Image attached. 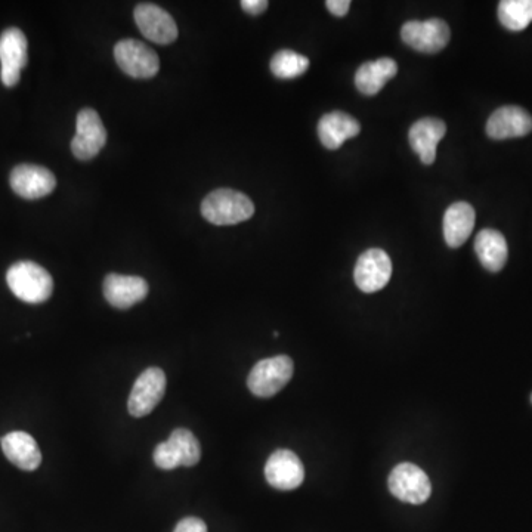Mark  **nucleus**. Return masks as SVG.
Segmentation results:
<instances>
[{
  "label": "nucleus",
  "mask_w": 532,
  "mask_h": 532,
  "mask_svg": "<svg viewBox=\"0 0 532 532\" xmlns=\"http://www.w3.org/2000/svg\"><path fill=\"white\" fill-rule=\"evenodd\" d=\"M201 215L210 224L227 227L249 221L255 215V204L246 196L230 188L213 191L201 203Z\"/></svg>",
  "instance_id": "obj_1"
},
{
  "label": "nucleus",
  "mask_w": 532,
  "mask_h": 532,
  "mask_svg": "<svg viewBox=\"0 0 532 532\" xmlns=\"http://www.w3.org/2000/svg\"><path fill=\"white\" fill-rule=\"evenodd\" d=\"M6 283L18 299L26 303H43L54 292L51 274L34 262H17L6 272Z\"/></svg>",
  "instance_id": "obj_2"
},
{
  "label": "nucleus",
  "mask_w": 532,
  "mask_h": 532,
  "mask_svg": "<svg viewBox=\"0 0 532 532\" xmlns=\"http://www.w3.org/2000/svg\"><path fill=\"white\" fill-rule=\"evenodd\" d=\"M153 457L156 466L162 470L196 466L201 459L199 439L188 429H175L166 442L157 445Z\"/></svg>",
  "instance_id": "obj_3"
},
{
  "label": "nucleus",
  "mask_w": 532,
  "mask_h": 532,
  "mask_svg": "<svg viewBox=\"0 0 532 532\" xmlns=\"http://www.w3.org/2000/svg\"><path fill=\"white\" fill-rule=\"evenodd\" d=\"M293 371H295V366H293L292 358L286 355L268 358V360L259 361L252 368L249 379H247V386L256 397L271 398L292 380Z\"/></svg>",
  "instance_id": "obj_4"
},
{
  "label": "nucleus",
  "mask_w": 532,
  "mask_h": 532,
  "mask_svg": "<svg viewBox=\"0 0 532 532\" xmlns=\"http://www.w3.org/2000/svg\"><path fill=\"white\" fill-rule=\"evenodd\" d=\"M114 58L123 73L133 79H151L160 70L156 51L135 39H123L114 46Z\"/></svg>",
  "instance_id": "obj_5"
},
{
  "label": "nucleus",
  "mask_w": 532,
  "mask_h": 532,
  "mask_svg": "<svg viewBox=\"0 0 532 532\" xmlns=\"http://www.w3.org/2000/svg\"><path fill=\"white\" fill-rule=\"evenodd\" d=\"M27 49L26 34L17 27L3 30L0 34V79L6 88H14L20 83L21 71L29 61Z\"/></svg>",
  "instance_id": "obj_6"
},
{
  "label": "nucleus",
  "mask_w": 532,
  "mask_h": 532,
  "mask_svg": "<svg viewBox=\"0 0 532 532\" xmlns=\"http://www.w3.org/2000/svg\"><path fill=\"white\" fill-rule=\"evenodd\" d=\"M107 142V131L100 114L92 108H83L77 114L76 135L71 141V151L79 160L94 159Z\"/></svg>",
  "instance_id": "obj_7"
},
{
  "label": "nucleus",
  "mask_w": 532,
  "mask_h": 532,
  "mask_svg": "<svg viewBox=\"0 0 532 532\" xmlns=\"http://www.w3.org/2000/svg\"><path fill=\"white\" fill-rule=\"evenodd\" d=\"M401 37L405 45L423 54H436L448 45L450 27L444 20L408 21L402 26Z\"/></svg>",
  "instance_id": "obj_8"
},
{
  "label": "nucleus",
  "mask_w": 532,
  "mask_h": 532,
  "mask_svg": "<svg viewBox=\"0 0 532 532\" xmlns=\"http://www.w3.org/2000/svg\"><path fill=\"white\" fill-rule=\"evenodd\" d=\"M166 392V374L162 368H147L139 374L128 399V410L133 417L148 416L160 404Z\"/></svg>",
  "instance_id": "obj_9"
},
{
  "label": "nucleus",
  "mask_w": 532,
  "mask_h": 532,
  "mask_svg": "<svg viewBox=\"0 0 532 532\" xmlns=\"http://www.w3.org/2000/svg\"><path fill=\"white\" fill-rule=\"evenodd\" d=\"M389 490L398 500L410 504H423L432 493L431 481L419 466L401 463L389 475Z\"/></svg>",
  "instance_id": "obj_10"
},
{
  "label": "nucleus",
  "mask_w": 532,
  "mask_h": 532,
  "mask_svg": "<svg viewBox=\"0 0 532 532\" xmlns=\"http://www.w3.org/2000/svg\"><path fill=\"white\" fill-rule=\"evenodd\" d=\"M392 261L382 249H370L358 258L354 269L355 284L364 293H376L388 286Z\"/></svg>",
  "instance_id": "obj_11"
},
{
  "label": "nucleus",
  "mask_w": 532,
  "mask_h": 532,
  "mask_svg": "<svg viewBox=\"0 0 532 532\" xmlns=\"http://www.w3.org/2000/svg\"><path fill=\"white\" fill-rule=\"evenodd\" d=\"M133 17L141 33L157 45H170L178 39V26L175 20L160 6L141 3L136 6Z\"/></svg>",
  "instance_id": "obj_12"
},
{
  "label": "nucleus",
  "mask_w": 532,
  "mask_h": 532,
  "mask_svg": "<svg viewBox=\"0 0 532 532\" xmlns=\"http://www.w3.org/2000/svg\"><path fill=\"white\" fill-rule=\"evenodd\" d=\"M9 184L17 196L27 200L49 196L57 187V178L51 170L37 165H20L9 176Z\"/></svg>",
  "instance_id": "obj_13"
},
{
  "label": "nucleus",
  "mask_w": 532,
  "mask_h": 532,
  "mask_svg": "<svg viewBox=\"0 0 532 532\" xmlns=\"http://www.w3.org/2000/svg\"><path fill=\"white\" fill-rule=\"evenodd\" d=\"M265 478L275 490H296L305 479V467L293 451L277 450L266 462Z\"/></svg>",
  "instance_id": "obj_14"
},
{
  "label": "nucleus",
  "mask_w": 532,
  "mask_h": 532,
  "mask_svg": "<svg viewBox=\"0 0 532 532\" xmlns=\"http://www.w3.org/2000/svg\"><path fill=\"white\" fill-rule=\"evenodd\" d=\"M532 132V117L524 108L506 105L491 114L487 122V133L490 138L503 139L521 138Z\"/></svg>",
  "instance_id": "obj_15"
},
{
  "label": "nucleus",
  "mask_w": 532,
  "mask_h": 532,
  "mask_svg": "<svg viewBox=\"0 0 532 532\" xmlns=\"http://www.w3.org/2000/svg\"><path fill=\"white\" fill-rule=\"evenodd\" d=\"M148 295V283L141 277L108 274L104 280V296L117 309L132 308Z\"/></svg>",
  "instance_id": "obj_16"
},
{
  "label": "nucleus",
  "mask_w": 532,
  "mask_h": 532,
  "mask_svg": "<svg viewBox=\"0 0 532 532\" xmlns=\"http://www.w3.org/2000/svg\"><path fill=\"white\" fill-rule=\"evenodd\" d=\"M447 133V125L435 117H425L414 123L408 132L411 148L419 154L423 165L429 166L435 162L436 147Z\"/></svg>",
  "instance_id": "obj_17"
},
{
  "label": "nucleus",
  "mask_w": 532,
  "mask_h": 532,
  "mask_svg": "<svg viewBox=\"0 0 532 532\" xmlns=\"http://www.w3.org/2000/svg\"><path fill=\"white\" fill-rule=\"evenodd\" d=\"M361 132L360 123L343 111L324 114L318 123V136L327 150H339L348 139Z\"/></svg>",
  "instance_id": "obj_18"
},
{
  "label": "nucleus",
  "mask_w": 532,
  "mask_h": 532,
  "mask_svg": "<svg viewBox=\"0 0 532 532\" xmlns=\"http://www.w3.org/2000/svg\"><path fill=\"white\" fill-rule=\"evenodd\" d=\"M2 450L6 459L21 470L32 472L42 463V453L32 435L11 432L2 438Z\"/></svg>",
  "instance_id": "obj_19"
},
{
  "label": "nucleus",
  "mask_w": 532,
  "mask_h": 532,
  "mask_svg": "<svg viewBox=\"0 0 532 532\" xmlns=\"http://www.w3.org/2000/svg\"><path fill=\"white\" fill-rule=\"evenodd\" d=\"M475 209L466 201L451 204L444 215V238L448 246H463L475 228Z\"/></svg>",
  "instance_id": "obj_20"
},
{
  "label": "nucleus",
  "mask_w": 532,
  "mask_h": 532,
  "mask_svg": "<svg viewBox=\"0 0 532 532\" xmlns=\"http://www.w3.org/2000/svg\"><path fill=\"white\" fill-rule=\"evenodd\" d=\"M398 73V66L392 58H380L377 61L363 64L355 74V86L361 94L367 97L379 94L383 86L394 79Z\"/></svg>",
  "instance_id": "obj_21"
},
{
  "label": "nucleus",
  "mask_w": 532,
  "mask_h": 532,
  "mask_svg": "<svg viewBox=\"0 0 532 532\" xmlns=\"http://www.w3.org/2000/svg\"><path fill=\"white\" fill-rule=\"evenodd\" d=\"M475 252L482 266L491 272L501 271L509 256L506 238L496 230H482L476 235Z\"/></svg>",
  "instance_id": "obj_22"
},
{
  "label": "nucleus",
  "mask_w": 532,
  "mask_h": 532,
  "mask_svg": "<svg viewBox=\"0 0 532 532\" xmlns=\"http://www.w3.org/2000/svg\"><path fill=\"white\" fill-rule=\"evenodd\" d=\"M501 26L522 32L532 23V0H503L499 5Z\"/></svg>",
  "instance_id": "obj_23"
},
{
  "label": "nucleus",
  "mask_w": 532,
  "mask_h": 532,
  "mask_svg": "<svg viewBox=\"0 0 532 532\" xmlns=\"http://www.w3.org/2000/svg\"><path fill=\"white\" fill-rule=\"evenodd\" d=\"M269 67H271L272 74L278 79H296V77H300L308 71L309 60L305 55L284 49V51H278L272 57L271 66Z\"/></svg>",
  "instance_id": "obj_24"
},
{
  "label": "nucleus",
  "mask_w": 532,
  "mask_h": 532,
  "mask_svg": "<svg viewBox=\"0 0 532 532\" xmlns=\"http://www.w3.org/2000/svg\"><path fill=\"white\" fill-rule=\"evenodd\" d=\"M173 532H207V527L201 519L190 516L182 519Z\"/></svg>",
  "instance_id": "obj_25"
},
{
  "label": "nucleus",
  "mask_w": 532,
  "mask_h": 532,
  "mask_svg": "<svg viewBox=\"0 0 532 532\" xmlns=\"http://www.w3.org/2000/svg\"><path fill=\"white\" fill-rule=\"evenodd\" d=\"M327 9L334 15V17H345L351 8V2L349 0H327Z\"/></svg>",
  "instance_id": "obj_26"
},
{
  "label": "nucleus",
  "mask_w": 532,
  "mask_h": 532,
  "mask_svg": "<svg viewBox=\"0 0 532 532\" xmlns=\"http://www.w3.org/2000/svg\"><path fill=\"white\" fill-rule=\"evenodd\" d=\"M269 3L266 0H243L241 2V8L244 12L250 15H261L262 12L266 11Z\"/></svg>",
  "instance_id": "obj_27"
}]
</instances>
